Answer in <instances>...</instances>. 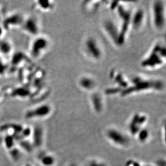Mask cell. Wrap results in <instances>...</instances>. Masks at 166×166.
<instances>
[{
    "label": "cell",
    "instance_id": "8",
    "mask_svg": "<svg viewBox=\"0 0 166 166\" xmlns=\"http://www.w3.org/2000/svg\"><path fill=\"white\" fill-rule=\"evenodd\" d=\"M51 111V107L47 104L37 106L27 111L26 116L27 118L42 117L48 115Z\"/></svg>",
    "mask_w": 166,
    "mask_h": 166
},
{
    "label": "cell",
    "instance_id": "5",
    "mask_svg": "<svg viewBox=\"0 0 166 166\" xmlns=\"http://www.w3.org/2000/svg\"><path fill=\"white\" fill-rule=\"evenodd\" d=\"M25 15L19 11H15L6 14L1 25L5 31L21 29Z\"/></svg>",
    "mask_w": 166,
    "mask_h": 166
},
{
    "label": "cell",
    "instance_id": "3",
    "mask_svg": "<svg viewBox=\"0 0 166 166\" xmlns=\"http://www.w3.org/2000/svg\"><path fill=\"white\" fill-rule=\"evenodd\" d=\"M166 49L159 44H157L153 48L151 54L145 59L142 65L146 68H154L161 65L163 63V58L165 59Z\"/></svg>",
    "mask_w": 166,
    "mask_h": 166
},
{
    "label": "cell",
    "instance_id": "14",
    "mask_svg": "<svg viewBox=\"0 0 166 166\" xmlns=\"http://www.w3.org/2000/svg\"><path fill=\"white\" fill-rule=\"evenodd\" d=\"M109 133L110 137H111V138L113 139L116 142H118L121 144H124L125 142H126V140L125 138V137L120 133L116 131H112Z\"/></svg>",
    "mask_w": 166,
    "mask_h": 166
},
{
    "label": "cell",
    "instance_id": "15",
    "mask_svg": "<svg viewBox=\"0 0 166 166\" xmlns=\"http://www.w3.org/2000/svg\"><path fill=\"white\" fill-rule=\"evenodd\" d=\"M91 100L94 104V108L96 111H100L102 108V98L98 94H94L91 97Z\"/></svg>",
    "mask_w": 166,
    "mask_h": 166
},
{
    "label": "cell",
    "instance_id": "4",
    "mask_svg": "<svg viewBox=\"0 0 166 166\" xmlns=\"http://www.w3.org/2000/svg\"><path fill=\"white\" fill-rule=\"evenodd\" d=\"M20 30L30 36H36L40 34V19L35 15L25 16Z\"/></svg>",
    "mask_w": 166,
    "mask_h": 166
},
{
    "label": "cell",
    "instance_id": "17",
    "mask_svg": "<svg viewBox=\"0 0 166 166\" xmlns=\"http://www.w3.org/2000/svg\"><path fill=\"white\" fill-rule=\"evenodd\" d=\"M5 31H6L4 30V29H3L2 26L0 24V40L3 38L4 34L5 33Z\"/></svg>",
    "mask_w": 166,
    "mask_h": 166
},
{
    "label": "cell",
    "instance_id": "10",
    "mask_svg": "<svg viewBox=\"0 0 166 166\" xmlns=\"http://www.w3.org/2000/svg\"><path fill=\"white\" fill-rule=\"evenodd\" d=\"M13 45L10 40L2 38L0 40V57H8L11 55Z\"/></svg>",
    "mask_w": 166,
    "mask_h": 166
},
{
    "label": "cell",
    "instance_id": "7",
    "mask_svg": "<svg viewBox=\"0 0 166 166\" xmlns=\"http://www.w3.org/2000/svg\"><path fill=\"white\" fill-rule=\"evenodd\" d=\"M85 47L88 55L94 59H99L102 56V50L96 40L89 38L85 44Z\"/></svg>",
    "mask_w": 166,
    "mask_h": 166
},
{
    "label": "cell",
    "instance_id": "6",
    "mask_svg": "<svg viewBox=\"0 0 166 166\" xmlns=\"http://www.w3.org/2000/svg\"><path fill=\"white\" fill-rule=\"evenodd\" d=\"M153 19L154 26L157 29L161 30L165 25V7L161 1H155L153 4Z\"/></svg>",
    "mask_w": 166,
    "mask_h": 166
},
{
    "label": "cell",
    "instance_id": "11",
    "mask_svg": "<svg viewBox=\"0 0 166 166\" xmlns=\"http://www.w3.org/2000/svg\"><path fill=\"white\" fill-rule=\"evenodd\" d=\"M144 12L142 9H139L131 17V23L135 29H139L142 25L144 20Z\"/></svg>",
    "mask_w": 166,
    "mask_h": 166
},
{
    "label": "cell",
    "instance_id": "13",
    "mask_svg": "<svg viewBox=\"0 0 166 166\" xmlns=\"http://www.w3.org/2000/svg\"><path fill=\"white\" fill-rule=\"evenodd\" d=\"M80 85L84 89L91 90L94 87L95 82L93 80V79L88 77H85L80 80Z\"/></svg>",
    "mask_w": 166,
    "mask_h": 166
},
{
    "label": "cell",
    "instance_id": "18",
    "mask_svg": "<svg viewBox=\"0 0 166 166\" xmlns=\"http://www.w3.org/2000/svg\"><path fill=\"white\" fill-rule=\"evenodd\" d=\"M2 98H3V92L0 90V102L1 101Z\"/></svg>",
    "mask_w": 166,
    "mask_h": 166
},
{
    "label": "cell",
    "instance_id": "2",
    "mask_svg": "<svg viewBox=\"0 0 166 166\" xmlns=\"http://www.w3.org/2000/svg\"><path fill=\"white\" fill-rule=\"evenodd\" d=\"M162 83L161 81L147 80L140 78H136L133 79L131 87L127 88L126 91H123L122 94L125 95L134 91H139L151 89L160 90L162 88Z\"/></svg>",
    "mask_w": 166,
    "mask_h": 166
},
{
    "label": "cell",
    "instance_id": "16",
    "mask_svg": "<svg viewBox=\"0 0 166 166\" xmlns=\"http://www.w3.org/2000/svg\"><path fill=\"white\" fill-rule=\"evenodd\" d=\"M6 5L3 2L0 1V24H1L4 17L8 13L6 12Z\"/></svg>",
    "mask_w": 166,
    "mask_h": 166
},
{
    "label": "cell",
    "instance_id": "9",
    "mask_svg": "<svg viewBox=\"0 0 166 166\" xmlns=\"http://www.w3.org/2000/svg\"><path fill=\"white\" fill-rule=\"evenodd\" d=\"M104 27L107 33L109 34L111 40L116 44H118L119 31L118 30V28L115 23L110 20L106 21L104 24Z\"/></svg>",
    "mask_w": 166,
    "mask_h": 166
},
{
    "label": "cell",
    "instance_id": "1",
    "mask_svg": "<svg viewBox=\"0 0 166 166\" xmlns=\"http://www.w3.org/2000/svg\"><path fill=\"white\" fill-rule=\"evenodd\" d=\"M50 46V40L45 36L39 34L32 37L31 40L28 50V56L31 60H39L48 51Z\"/></svg>",
    "mask_w": 166,
    "mask_h": 166
},
{
    "label": "cell",
    "instance_id": "12",
    "mask_svg": "<svg viewBox=\"0 0 166 166\" xmlns=\"http://www.w3.org/2000/svg\"><path fill=\"white\" fill-rule=\"evenodd\" d=\"M53 7V4L51 1H38L32 4L33 9L40 11H47L51 10Z\"/></svg>",
    "mask_w": 166,
    "mask_h": 166
}]
</instances>
